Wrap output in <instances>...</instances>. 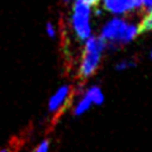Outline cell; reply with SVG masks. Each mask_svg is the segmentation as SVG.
<instances>
[{
    "instance_id": "6da1fadb",
    "label": "cell",
    "mask_w": 152,
    "mask_h": 152,
    "mask_svg": "<svg viewBox=\"0 0 152 152\" xmlns=\"http://www.w3.org/2000/svg\"><path fill=\"white\" fill-rule=\"evenodd\" d=\"M107 47V41L103 38H96V37H91L89 38L85 43V48H84V53H83V60H81V65H80V70H79V77L88 79L89 76H91L96 69L99 67L100 64V56L104 48Z\"/></svg>"
},
{
    "instance_id": "5b68a950",
    "label": "cell",
    "mask_w": 152,
    "mask_h": 152,
    "mask_svg": "<svg viewBox=\"0 0 152 152\" xmlns=\"http://www.w3.org/2000/svg\"><path fill=\"white\" fill-rule=\"evenodd\" d=\"M141 7L137 0H104V8L114 14H122Z\"/></svg>"
},
{
    "instance_id": "2e32d148",
    "label": "cell",
    "mask_w": 152,
    "mask_h": 152,
    "mask_svg": "<svg viewBox=\"0 0 152 152\" xmlns=\"http://www.w3.org/2000/svg\"><path fill=\"white\" fill-rule=\"evenodd\" d=\"M151 58H152V53H151Z\"/></svg>"
},
{
    "instance_id": "9a60e30c",
    "label": "cell",
    "mask_w": 152,
    "mask_h": 152,
    "mask_svg": "<svg viewBox=\"0 0 152 152\" xmlns=\"http://www.w3.org/2000/svg\"><path fill=\"white\" fill-rule=\"evenodd\" d=\"M137 1H138V3H140V5H141V3H142V0H137Z\"/></svg>"
},
{
    "instance_id": "e0dca14e",
    "label": "cell",
    "mask_w": 152,
    "mask_h": 152,
    "mask_svg": "<svg viewBox=\"0 0 152 152\" xmlns=\"http://www.w3.org/2000/svg\"><path fill=\"white\" fill-rule=\"evenodd\" d=\"M151 10H152V9H151Z\"/></svg>"
},
{
    "instance_id": "8992f818",
    "label": "cell",
    "mask_w": 152,
    "mask_h": 152,
    "mask_svg": "<svg viewBox=\"0 0 152 152\" xmlns=\"http://www.w3.org/2000/svg\"><path fill=\"white\" fill-rule=\"evenodd\" d=\"M85 95L91 100L93 105H100V104H103V102H104V94L99 86L89 88L86 91H85Z\"/></svg>"
},
{
    "instance_id": "9c48e42d",
    "label": "cell",
    "mask_w": 152,
    "mask_h": 152,
    "mask_svg": "<svg viewBox=\"0 0 152 152\" xmlns=\"http://www.w3.org/2000/svg\"><path fill=\"white\" fill-rule=\"evenodd\" d=\"M48 148H50V142L47 140H45L37 146L34 152H48Z\"/></svg>"
},
{
    "instance_id": "ba28073f",
    "label": "cell",
    "mask_w": 152,
    "mask_h": 152,
    "mask_svg": "<svg viewBox=\"0 0 152 152\" xmlns=\"http://www.w3.org/2000/svg\"><path fill=\"white\" fill-rule=\"evenodd\" d=\"M150 31H152V10L142 19L140 26L137 27V34H142V33H146Z\"/></svg>"
},
{
    "instance_id": "30bf717a",
    "label": "cell",
    "mask_w": 152,
    "mask_h": 152,
    "mask_svg": "<svg viewBox=\"0 0 152 152\" xmlns=\"http://www.w3.org/2000/svg\"><path fill=\"white\" fill-rule=\"evenodd\" d=\"M132 66H134V64L133 62H131V61H123V62H121V64H118L117 65V70H126V69H128V67H132Z\"/></svg>"
},
{
    "instance_id": "4fadbf2b",
    "label": "cell",
    "mask_w": 152,
    "mask_h": 152,
    "mask_svg": "<svg viewBox=\"0 0 152 152\" xmlns=\"http://www.w3.org/2000/svg\"><path fill=\"white\" fill-rule=\"evenodd\" d=\"M141 5L143 8H152V0H142Z\"/></svg>"
},
{
    "instance_id": "8fae6325",
    "label": "cell",
    "mask_w": 152,
    "mask_h": 152,
    "mask_svg": "<svg viewBox=\"0 0 152 152\" xmlns=\"http://www.w3.org/2000/svg\"><path fill=\"white\" fill-rule=\"evenodd\" d=\"M85 4H88L89 7H98V4L100 3V0H81Z\"/></svg>"
},
{
    "instance_id": "3957f363",
    "label": "cell",
    "mask_w": 152,
    "mask_h": 152,
    "mask_svg": "<svg viewBox=\"0 0 152 152\" xmlns=\"http://www.w3.org/2000/svg\"><path fill=\"white\" fill-rule=\"evenodd\" d=\"M89 15H90V7L84 1H81V0H76L74 4L72 26L80 39H88L90 36Z\"/></svg>"
},
{
    "instance_id": "5bb4252c",
    "label": "cell",
    "mask_w": 152,
    "mask_h": 152,
    "mask_svg": "<svg viewBox=\"0 0 152 152\" xmlns=\"http://www.w3.org/2000/svg\"><path fill=\"white\" fill-rule=\"evenodd\" d=\"M0 152H10L8 148H4V150H0Z\"/></svg>"
},
{
    "instance_id": "7a4b0ae2",
    "label": "cell",
    "mask_w": 152,
    "mask_h": 152,
    "mask_svg": "<svg viewBox=\"0 0 152 152\" xmlns=\"http://www.w3.org/2000/svg\"><path fill=\"white\" fill-rule=\"evenodd\" d=\"M137 36V27L129 26L122 19H112L107 23L103 28L102 38L110 42H119V43H126V42L132 41Z\"/></svg>"
},
{
    "instance_id": "277c9868",
    "label": "cell",
    "mask_w": 152,
    "mask_h": 152,
    "mask_svg": "<svg viewBox=\"0 0 152 152\" xmlns=\"http://www.w3.org/2000/svg\"><path fill=\"white\" fill-rule=\"evenodd\" d=\"M71 93H72V88L70 85H64L57 89V91L50 98L48 102V112L56 113L60 110L66 103H69L71 98Z\"/></svg>"
},
{
    "instance_id": "52a82bcc",
    "label": "cell",
    "mask_w": 152,
    "mask_h": 152,
    "mask_svg": "<svg viewBox=\"0 0 152 152\" xmlns=\"http://www.w3.org/2000/svg\"><path fill=\"white\" fill-rule=\"evenodd\" d=\"M93 107V103H91V100L86 96V95L84 94V96L80 99L79 100V103L76 104V107L74 108V112H72V114L75 117H80V115H83L84 113H86L90 108Z\"/></svg>"
},
{
    "instance_id": "7c38bea8",
    "label": "cell",
    "mask_w": 152,
    "mask_h": 152,
    "mask_svg": "<svg viewBox=\"0 0 152 152\" xmlns=\"http://www.w3.org/2000/svg\"><path fill=\"white\" fill-rule=\"evenodd\" d=\"M47 32L51 37H55V31H53V27H52L51 23H47Z\"/></svg>"
}]
</instances>
